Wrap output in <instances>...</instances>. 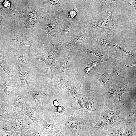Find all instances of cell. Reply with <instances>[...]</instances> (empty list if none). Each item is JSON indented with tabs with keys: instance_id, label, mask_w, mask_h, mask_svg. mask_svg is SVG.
I'll list each match as a JSON object with an SVG mask.
<instances>
[{
	"instance_id": "35",
	"label": "cell",
	"mask_w": 136,
	"mask_h": 136,
	"mask_svg": "<svg viewBox=\"0 0 136 136\" xmlns=\"http://www.w3.org/2000/svg\"><path fill=\"white\" fill-rule=\"evenodd\" d=\"M77 12V9L75 10H72V11L70 12L69 14V15L70 17H73L75 16L76 15Z\"/></svg>"
},
{
	"instance_id": "21",
	"label": "cell",
	"mask_w": 136,
	"mask_h": 136,
	"mask_svg": "<svg viewBox=\"0 0 136 136\" xmlns=\"http://www.w3.org/2000/svg\"><path fill=\"white\" fill-rule=\"evenodd\" d=\"M120 71V69L115 68L113 70L108 71L103 74L100 76L97 87L99 88L104 86L111 82L114 74Z\"/></svg>"
},
{
	"instance_id": "30",
	"label": "cell",
	"mask_w": 136,
	"mask_h": 136,
	"mask_svg": "<svg viewBox=\"0 0 136 136\" xmlns=\"http://www.w3.org/2000/svg\"><path fill=\"white\" fill-rule=\"evenodd\" d=\"M134 123H130L125 126L122 136H136Z\"/></svg>"
},
{
	"instance_id": "36",
	"label": "cell",
	"mask_w": 136,
	"mask_h": 136,
	"mask_svg": "<svg viewBox=\"0 0 136 136\" xmlns=\"http://www.w3.org/2000/svg\"><path fill=\"white\" fill-rule=\"evenodd\" d=\"M53 105L57 107L59 106L60 103L58 100L56 99H55L53 101Z\"/></svg>"
},
{
	"instance_id": "39",
	"label": "cell",
	"mask_w": 136,
	"mask_h": 136,
	"mask_svg": "<svg viewBox=\"0 0 136 136\" xmlns=\"http://www.w3.org/2000/svg\"><path fill=\"white\" fill-rule=\"evenodd\" d=\"M130 2L133 5L134 7L135 10H136V1L134 0H129Z\"/></svg>"
},
{
	"instance_id": "40",
	"label": "cell",
	"mask_w": 136,
	"mask_h": 136,
	"mask_svg": "<svg viewBox=\"0 0 136 136\" xmlns=\"http://www.w3.org/2000/svg\"><path fill=\"white\" fill-rule=\"evenodd\" d=\"M90 69V67H88L86 68L84 70V71L85 73H88Z\"/></svg>"
},
{
	"instance_id": "20",
	"label": "cell",
	"mask_w": 136,
	"mask_h": 136,
	"mask_svg": "<svg viewBox=\"0 0 136 136\" xmlns=\"http://www.w3.org/2000/svg\"><path fill=\"white\" fill-rule=\"evenodd\" d=\"M40 121L43 126V129L46 133L55 136H65L55 125L49 123L41 118Z\"/></svg>"
},
{
	"instance_id": "16",
	"label": "cell",
	"mask_w": 136,
	"mask_h": 136,
	"mask_svg": "<svg viewBox=\"0 0 136 136\" xmlns=\"http://www.w3.org/2000/svg\"><path fill=\"white\" fill-rule=\"evenodd\" d=\"M127 90V86L125 84L107 88L105 93L107 96L114 100L121 101V95Z\"/></svg>"
},
{
	"instance_id": "10",
	"label": "cell",
	"mask_w": 136,
	"mask_h": 136,
	"mask_svg": "<svg viewBox=\"0 0 136 136\" xmlns=\"http://www.w3.org/2000/svg\"><path fill=\"white\" fill-rule=\"evenodd\" d=\"M25 92L20 88H19L16 91L9 103L11 108L17 115L24 114L23 106L24 103L27 102Z\"/></svg>"
},
{
	"instance_id": "19",
	"label": "cell",
	"mask_w": 136,
	"mask_h": 136,
	"mask_svg": "<svg viewBox=\"0 0 136 136\" xmlns=\"http://www.w3.org/2000/svg\"><path fill=\"white\" fill-rule=\"evenodd\" d=\"M94 104L92 99L85 96L80 97L77 103L79 107L78 110L89 113L96 110Z\"/></svg>"
},
{
	"instance_id": "28",
	"label": "cell",
	"mask_w": 136,
	"mask_h": 136,
	"mask_svg": "<svg viewBox=\"0 0 136 136\" xmlns=\"http://www.w3.org/2000/svg\"><path fill=\"white\" fill-rule=\"evenodd\" d=\"M136 111L135 110L130 113L128 117L122 118L119 122L126 126L130 123H134L136 122Z\"/></svg>"
},
{
	"instance_id": "13",
	"label": "cell",
	"mask_w": 136,
	"mask_h": 136,
	"mask_svg": "<svg viewBox=\"0 0 136 136\" xmlns=\"http://www.w3.org/2000/svg\"><path fill=\"white\" fill-rule=\"evenodd\" d=\"M14 62L11 58L0 54V66L5 73L11 78L15 83L17 84L18 77L14 72Z\"/></svg>"
},
{
	"instance_id": "32",
	"label": "cell",
	"mask_w": 136,
	"mask_h": 136,
	"mask_svg": "<svg viewBox=\"0 0 136 136\" xmlns=\"http://www.w3.org/2000/svg\"><path fill=\"white\" fill-rule=\"evenodd\" d=\"M0 130L3 132L13 131L12 122L11 120L0 122Z\"/></svg>"
},
{
	"instance_id": "18",
	"label": "cell",
	"mask_w": 136,
	"mask_h": 136,
	"mask_svg": "<svg viewBox=\"0 0 136 136\" xmlns=\"http://www.w3.org/2000/svg\"><path fill=\"white\" fill-rule=\"evenodd\" d=\"M83 50L86 53H89L95 55L100 60L104 61H113V59L107 52L102 50L96 46L88 45L84 47Z\"/></svg>"
},
{
	"instance_id": "3",
	"label": "cell",
	"mask_w": 136,
	"mask_h": 136,
	"mask_svg": "<svg viewBox=\"0 0 136 136\" xmlns=\"http://www.w3.org/2000/svg\"><path fill=\"white\" fill-rule=\"evenodd\" d=\"M44 9L38 6H30L23 10L21 20L25 27L32 28L39 25L44 14Z\"/></svg>"
},
{
	"instance_id": "26",
	"label": "cell",
	"mask_w": 136,
	"mask_h": 136,
	"mask_svg": "<svg viewBox=\"0 0 136 136\" xmlns=\"http://www.w3.org/2000/svg\"><path fill=\"white\" fill-rule=\"evenodd\" d=\"M125 126L121 124L117 127L112 128L105 133V136H122V134Z\"/></svg>"
},
{
	"instance_id": "4",
	"label": "cell",
	"mask_w": 136,
	"mask_h": 136,
	"mask_svg": "<svg viewBox=\"0 0 136 136\" xmlns=\"http://www.w3.org/2000/svg\"><path fill=\"white\" fill-rule=\"evenodd\" d=\"M121 118L116 111H111L107 108H105L98 121L93 127V130H108L112 128V125L114 123L119 122Z\"/></svg>"
},
{
	"instance_id": "37",
	"label": "cell",
	"mask_w": 136,
	"mask_h": 136,
	"mask_svg": "<svg viewBox=\"0 0 136 136\" xmlns=\"http://www.w3.org/2000/svg\"><path fill=\"white\" fill-rule=\"evenodd\" d=\"M5 74L4 71L0 68V83L1 82L2 79L3 77Z\"/></svg>"
},
{
	"instance_id": "24",
	"label": "cell",
	"mask_w": 136,
	"mask_h": 136,
	"mask_svg": "<svg viewBox=\"0 0 136 136\" xmlns=\"http://www.w3.org/2000/svg\"><path fill=\"white\" fill-rule=\"evenodd\" d=\"M55 84L60 89L68 93L71 82L67 76L58 77L56 79Z\"/></svg>"
},
{
	"instance_id": "14",
	"label": "cell",
	"mask_w": 136,
	"mask_h": 136,
	"mask_svg": "<svg viewBox=\"0 0 136 136\" xmlns=\"http://www.w3.org/2000/svg\"><path fill=\"white\" fill-rule=\"evenodd\" d=\"M95 35H96L94 37L96 43L98 47L107 49L109 48L110 46H114L124 51L127 55H131V52L126 50L125 48L124 49L117 45L106 35L104 33H98Z\"/></svg>"
},
{
	"instance_id": "42",
	"label": "cell",
	"mask_w": 136,
	"mask_h": 136,
	"mask_svg": "<svg viewBox=\"0 0 136 136\" xmlns=\"http://www.w3.org/2000/svg\"><path fill=\"white\" fill-rule=\"evenodd\" d=\"M89 136V135H88V136Z\"/></svg>"
},
{
	"instance_id": "5",
	"label": "cell",
	"mask_w": 136,
	"mask_h": 136,
	"mask_svg": "<svg viewBox=\"0 0 136 136\" xmlns=\"http://www.w3.org/2000/svg\"><path fill=\"white\" fill-rule=\"evenodd\" d=\"M59 48L58 45L52 44L50 50L45 54L42 55H34V59L41 60L45 64L47 68L45 73L48 77L56 74L55 62L58 58L57 51Z\"/></svg>"
},
{
	"instance_id": "34",
	"label": "cell",
	"mask_w": 136,
	"mask_h": 136,
	"mask_svg": "<svg viewBox=\"0 0 136 136\" xmlns=\"http://www.w3.org/2000/svg\"><path fill=\"white\" fill-rule=\"evenodd\" d=\"M65 111L66 109L63 106H59L57 107V109L54 112H58L61 114H62L65 113Z\"/></svg>"
},
{
	"instance_id": "2",
	"label": "cell",
	"mask_w": 136,
	"mask_h": 136,
	"mask_svg": "<svg viewBox=\"0 0 136 136\" xmlns=\"http://www.w3.org/2000/svg\"><path fill=\"white\" fill-rule=\"evenodd\" d=\"M24 53L22 49L17 50L13 53L11 58L15 62L17 67L20 82V88L25 92L30 90L34 83L32 75L24 60Z\"/></svg>"
},
{
	"instance_id": "29",
	"label": "cell",
	"mask_w": 136,
	"mask_h": 136,
	"mask_svg": "<svg viewBox=\"0 0 136 136\" xmlns=\"http://www.w3.org/2000/svg\"><path fill=\"white\" fill-rule=\"evenodd\" d=\"M43 4L48 6L49 7L58 11L63 12L62 5L58 0H44Z\"/></svg>"
},
{
	"instance_id": "22",
	"label": "cell",
	"mask_w": 136,
	"mask_h": 136,
	"mask_svg": "<svg viewBox=\"0 0 136 136\" xmlns=\"http://www.w3.org/2000/svg\"><path fill=\"white\" fill-rule=\"evenodd\" d=\"M65 43L66 47L72 52L74 47L82 43L85 39V37L81 36H69Z\"/></svg>"
},
{
	"instance_id": "6",
	"label": "cell",
	"mask_w": 136,
	"mask_h": 136,
	"mask_svg": "<svg viewBox=\"0 0 136 136\" xmlns=\"http://www.w3.org/2000/svg\"><path fill=\"white\" fill-rule=\"evenodd\" d=\"M25 95L27 102L33 110L38 114L42 110V98L45 96H48L44 92L42 86L34 84L32 90L25 92Z\"/></svg>"
},
{
	"instance_id": "15",
	"label": "cell",
	"mask_w": 136,
	"mask_h": 136,
	"mask_svg": "<svg viewBox=\"0 0 136 136\" xmlns=\"http://www.w3.org/2000/svg\"><path fill=\"white\" fill-rule=\"evenodd\" d=\"M16 115L9 103L0 99V122L12 120Z\"/></svg>"
},
{
	"instance_id": "33",
	"label": "cell",
	"mask_w": 136,
	"mask_h": 136,
	"mask_svg": "<svg viewBox=\"0 0 136 136\" xmlns=\"http://www.w3.org/2000/svg\"><path fill=\"white\" fill-rule=\"evenodd\" d=\"M20 132L14 131L8 132H3L0 130V136H17Z\"/></svg>"
},
{
	"instance_id": "7",
	"label": "cell",
	"mask_w": 136,
	"mask_h": 136,
	"mask_svg": "<svg viewBox=\"0 0 136 136\" xmlns=\"http://www.w3.org/2000/svg\"><path fill=\"white\" fill-rule=\"evenodd\" d=\"M20 88L11 78L5 74L0 83V99L9 103L17 90Z\"/></svg>"
},
{
	"instance_id": "12",
	"label": "cell",
	"mask_w": 136,
	"mask_h": 136,
	"mask_svg": "<svg viewBox=\"0 0 136 136\" xmlns=\"http://www.w3.org/2000/svg\"><path fill=\"white\" fill-rule=\"evenodd\" d=\"M61 122L70 130L73 136H79L82 125L78 115L73 113L66 117L63 116L61 119Z\"/></svg>"
},
{
	"instance_id": "8",
	"label": "cell",
	"mask_w": 136,
	"mask_h": 136,
	"mask_svg": "<svg viewBox=\"0 0 136 136\" xmlns=\"http://www.w3.org/2000/svg\"><path fill=\"white\" fill-rule=\"evenodd\" d=\"M9 31V37L11 40L16 41L24 46H30L35 50L37 46L35 43V36L29 32L22 31H15L13 30Z\"/></svg>"
},
{
	"instance_id": "27",
	"label": "cell",
	"mask_w": 136,
	"mask_h": 136,
	"mask_svg": "<svg viewBox=\"0 0 136 136\" xmlns=\"http://www.w3.org/2000/svg\"><path fill=\"white\" fill-rule=\"evenodd\" d=\"M73 27V23L69 22L62 26H59L58 35L61 37H69V34L72 31Z\"/></svg>"
},
{
	"instance_id": "41",
	"label": "cell",
	"mask_w": 136,
	"mask_h": 136,
	"mask_svg": "<svg viewBox=\"0 0 136 136\" xmlns=\"http://www.w3.org/2000/svg\"><path fill=\"white\" fill-rule=\"evenodd\" d=\"M44 136H52V135L50 134H47L45 132Z\"/></svg>"
},
{
	"instance_id": "25",
	"label": "cell",
	"mask_w": 136,
	"mask_h": 136,
	"mask_svg": "<svg viewBox=\"0 0 136 136\" xmlns=\"http://www.w3.org/2000/svg\"><path fill=\"white\" fill-rule=\"evenodd\" d=\"M60 63L59 71L62 74L66 75L70 72L71 68L70 66V60L67 58H59Z\"/></svg>"
},
{
	"instance_id": "11",
	"label": "cell",
	"mask_w": 136,
	"mask_h": 136,
	"mask_svg": "<svg viewBox=\"0 0 136 136\" xmlns=\"http://www.w3.org/2000/svg\"><path fill=\"white\" fill-rule=\"evenodd\" d=\"M11 121L12 130L20 132H26L28 129L35 126L31 120L27 118L24 114H17Z\"/></svg>"
},
{
	"instance_id": "9",
	"label": "cell",
	"mask_w": 136,
	"mask_h": 136,
	"mask_svg": "<svg viewBox=\"0 0 136 136\" xmlns=\"http://www.w3.org/2000/svg\"><path fill=\"white\" fill-rule=\"evenodd\" d=\"M42 23L40 24L39 26L47 32L48 40L58 35L60 25L56 21L54 13L46 18Z\"/></svg>"
},
{
	"instance_id": "1",
	"label": "cell",
	"mask_w": 136,
	"mask_h": 136,
	"mask_svg": "<svg viewBox=\"0 0 136 136\" xmlns=\"http://www.w3.org/2000/svg\"><path fill=\"white\" fill-rule=\"evenodd\" d=\"M114 9L109 8L106 12L107 14L97 21L89 22L84 25V31L89 35H95L101 32L104 34H111L115 32V28L117 25L114 24L113 21Z\"/></svg>"
},
{
	"instance_id": "31",
	"label": "cell",
	"mask_w": 136,
	"mask_h": 136,
	"mask_svg": "<svg viewBox=\"0 0 136 136\" xmlns=\"http://www.w3.org/2000/svg\"><path fill=\"white\" fill-rule=\"evenodd\" d=\"M26 132L31 136H44L45 133L42 129L38 128L35 126L28 129Z\"/></svg>"
},
{
	"instance_id": "17",
	"label": "cell",
	"mask_w": 136,
	"mask_h": 136,
	"mask_svg": "<svg viewBox=\"0 0 136 136\" xmlns=\"http://www.w3.org/2000/svg\"><path fill=\"white\" fill-rule=\"evenodd\" d=\"M23 109L25 115L29 117L35 126L43 129L40 121L41 118L37 113L31 108L28 102H26L24 103Z\"/></svg>"
},
{
	"instance_id": "23",
	"label": "cell",
	"mask_w": 136,
	"mask_h": 136,
	"mask_svg": "<svg viewBox=\"0 0 136 136\" xmlns=\"http://www.w3.org/2000/svg\"><path fill=\"white\" fill-rule=\"evenodd\" d=\"M68 93L71 105L73 107L77 104L78 100L80 97L79 89L75 85L71 84Z\"/></svg>"
},
{
	"instance_id": "38",
	"label": "cell",
	"mask_w": 136,
	"mask_h": 136,
	"mask_svg": "<svg viewBox=\"0 0 136 136\" xmlns=\"http://www.w3.org/2000/svg\"><path fill=\"white\" fill-rule=\"evenodd\" d=\"M17 136H31L26 132H20V134Z\"/></svg>"
}]
</instances>
